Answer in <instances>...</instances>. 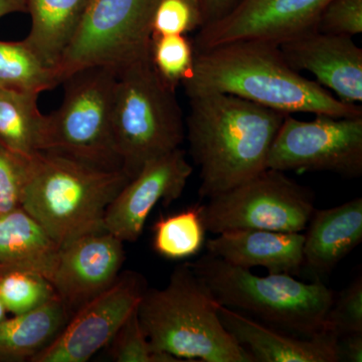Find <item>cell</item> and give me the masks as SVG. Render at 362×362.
<instances>
[{"instance_id": "6", "label": "cell", "mask_w": 362, "mask_h": 362, "mask_svg": "<svg viewBox=\"0 0 362 362\" xmlns=\"http://www.w3.org/2000/svg\"><path fill=\"white\" fill-rule=\"evenodd\" d=\"M175 92L150 59L117 71L112 128L121 168L130 180L147 162L185 141V120Z\"/></svg>"}, {"instance_id": "28", "label": "cell", "mask_w": 362, "mask_h": 362, "mask_svg": "<svg viewBox=\"0 0 362 362\" xmlns=\"http://www.w3.org/2000/svg\"><path fill=\"white\" fill-rule=\"evenodd\" d=\"M204 25L202 0H159L152 20V37L187 35Z\"/></svg>"}, {"instance_id": "3", "label": "cell", "mask_w": 362, "mask_h": 362, "mask_svg": "<svg viewBox=\"0 0 362 362\" xmlns=\"http://www.w3.org/2000/svg\"><path fill=\"white\" fill-rule=\"evenodd\" d=\"M129 180L123 169L42 151L28 161L21 206L63 247L105 230L107 209Z\"/></svg>"}, {"instance_id": "16", "label": "cell", "mask_w": 362, "mask_h": 362, "mask_svg": "<svg viewBox=\"0 0 362 362\" xmlns=\"http://www.w3.org/2000/svg\"><path fill=\"white\" fill-rule=\"evenodd\" d=\"M218 316L254 362H338L337 339L331 335L302 338L266 325L220 305Z\"/></svg>"}, {"instance_id": "29", "label": "cell", "mask_w": 362, "mask_h": 362, "mask_svg": "<svg viewBox=\"0 0 362 362\" xmlns=\"http://www.w3.org/2000/svg\"><path fill=\"white\" fill-rule=\"evenodd\" d=\"M326 331L333 337L362 334V278L359 276L335 297L327 317Z\"/></svg>"}, {"instance_id": "5", "label": "cell", "mask_w": 362, "mask_h": 362, "mask_svg": "<svg viewBox=\"0 0 362 362\" xmlns=\"http://www.w3.org/2000/svg\"><path fill=\"white\" fill-rule=\"evenodd\" d=\"M190 266L218 303L228 308L295 337L330 335L326 317L335 295L320 280L304 283L286 273L263 277L209 252Z\"/></svg>"}, {"instance_id": "13", "label": "cell", "mask_w": 362, "mask_h": 362, "mask_svg": "<svg viewBox=\"0 0 362 362\" xmlns=\"http://www.w3.org/2000/svg\"><path fill=\"white\" fill-rule=\"evenodd\" d=\"M194 168L185 150L177 148L147 162L107 209L104 228L123 242H135L159 202L168 206L180 199Z\"/></svg>"}, {"instance_id": "14", "label": "cell", "mask_w": 362, "mask_h": 362, "mask_svg": "<svg viewBox=\"0 0 362 362\" xmlns=\"http://www.w3.org/2000/svg\"><path fill=\"white\" fill-rule=\"evenodd\" d=\"M123 243L102 230L61 247L51 283L71 310L115 282L125 259Z\"/></svg>"}, {"instance_id": "12", "label": "cell", "mask_w": 362, "mask_h": 362, "mask_svg": "<svg viewBox=\"0 0 362 362\" xmlns=\"http://www.w3.org/2000/svg\"><path fill=\"white\" fill-rule=\"evenodd\" d=\"M330 0H239L225 16L202 26L195 51L238 40H263L280 45L317 32Z\"/></svg>"}, {"instance_id": "22", "label": "cell", "mask_w": 362, "mask_h": 362, "mask_svg": "<svg viewBox=\"0 0 362 362\" xmlns=\"http://www.w3.org/2000/svg\"><path fill=\"white\" fill-rule=\"evenodd\" d=\"M37 98L35 93L0 87V145L21 158L45 151V115Z\"/></svg>"}, {"instance_id": "23", "label": "cell", "mask_w": 362, "mask_h": 362, "mask_svg": "<svg viewBox=\"0 0 362 362\" xmlns=\"http://www.w3.org/2000/svg\"><path fill=\"white\" fill-rule=\"evenodd\" d=\"M61 84L58 71L21 42L0 40V87L40 94Z\"/></svg>"}, {"instance_id": "11", "label": "cell", "mask_w": 362, "mask_h": 362, "mask_svg": "<svg viewBox=\"0 0 362 362\" xmlns=\"http://www.w3.org/2000/svg\"><path fill=\"white\" fill-rule=\"evenodd\" d=\"M138 274L127 272L78 308L73 318L30 362H86L113 339L146 291Z\"/></svg>"}, {"instance_id": "35", "label": "cell", "mask_w": 362, "mask_h": 362, "mask_svg": "<svg viewBox=\"0 0 362 362\" xmlns=\"http://www.w3.org/2000/svg\"><path fill=\"white\" fill-rule=\"evenodd\" d=\"M7 312L6 306H4V302L1 301V299H0V321L4 320V319H6L7 317Z\"/></svg>"}, {"instance_id": "7", "label": "cell", "mask_w": 362, "mask_h": 362, "mask_svg": "<svg viewBox=\"0 0 362 362\" xmlns=\"http://www.w3.org/2000/svg\"><path fill=\"white\" fill-rule=\"evenodd\" d=\"M117 70L90 66L63 81L58 110L45 115V151L107 169L121 168L114 142L112 116Z\"/></svg>"}, {"instance_id": "1", "label": "cell", "mask_w": 362, "mask_h": 362, "mask_svg": "<svg viewBox=\"0 0 362 362\" xmlns=\"http://www.w3.org/2000/svg\"><path fill=\"white\" fill-rule=\"evenodd\" d=\"M187 96L225 93L292 115L310 113L343 118L362 115L286 61L280 47L263 40H238L195 51L189 76L181 84Z\"/></svg>"}, {"instance_id": "31", "label": "cell", "mask_w": 362, "mask_h": 362, "mask_svg": "<svg viewBox=\"0 0 362 362\" xmlns=\"http://www.w3.org/2000/svg\"><path fill=\"white\" fill-rule=\"evenodd\" d=\"M317 32L354 35L362 33V0H330L317 23Z\"/></svg>"}, {"instance_id": "21", "label": "cell", "mask_w": 362, "mask_h": 362, "mask_svg": "<svg viewBox=\"0 0 362 362\" xmlns=\"http://www.w3.org/2000/svg\"><path fill=\"white\" fill-rule=\"evenodd\" d=\"M70 310L57 296L35 310L0 321V362L30 361L65 327Z\"/></svg>"}, {"instance_id": "10", "label": "cell", "mask_w": 362, "mask_h": 362, "mask_svg": "<svg viewBox=\"0 0 362 362\" xmlns=\"http://www.w3.org/2000/svg\"><path fill=\"white\" fill-rule=\"evenodd\" d=\"M311 121L285 117L269 152L267 168L362 175V115H315Z\"/></svg>"}, {"instance_id": "17", "label": "cell", "mask_w": 362, "mask_h": 362, "mask_svg": "<svg viewBox=\"0 0 362 362\" xmlns=\"http://www.w3.org/2000/svg\"><path fill=\"white\" fill-rule=\"evenodd\" d=\"M207 240V252L233 266L251 270L264 267L269 273L298 275L304 268L302 233L233 230Z\"/></svg>"}, {"instance_id": "2", "label": "cell", "mask_w": 362, "mask_h": 362, "mask_svg": "<svg viewBox=\"0 0 362 362\" xmlns=\"http://www.w3.org/2000/svg\"><path fill=\"white\" fill-rule=\"evenodd\" d=\"M185 138L201 169V199L230 189L267 168L269 152L289 114L225 93L188 96Z\"/></svg>"}, {"instance_id": "33", "label": "cell", "mask_w": 362, "mask_h": 362, "mask_svg": "<svg viewBox=\"0 0 362 362\" xmlns=\"http://www.w3.org/2000/svg\"><path fill=\"white\" fill-rule=\"evenodd\" d=\"M238 1L239 0H202L204 25L225 16L238 4Z\"/></svg>"}, {"instance_id": "32", "label": "cell", "mask_w": 362, "mask_h": 362, "mask_svg": "<svg viewBox=\"0 0 362 362\" xmlns=\"http://www.w3.org/2000/svg\"><path fill=\"white\" fill-rule=\"evenodd\" d=\"M339 361H362V334H349L337 338Z\"/></svg>"}, {"instance_id": "15", "label": "cell", "mask_w": 362, "mask_h": 362, "mask_svg": "<svg viewBox=\"0 0 362 362\" xmlns=\"http://www.w3.org/2000/svg\"><path fill=\"white\" fill-rule=\"evenodd\" d=\"M279 47L294 70L311 73L340 101L361 103L362 49L352 37L314 32Z\"/></svg>"}, {"instance_id": "27", "label": "cell", "mask_w": 362, "mask_h": 362, "mask_svg": "<svg viewBox=\"0 0 362 362\" xmlns=\"http://www.w3.org/2000/svg\"><path fill=\"white\" fill-rule=\"evenodd\" d=\"M108 345L109 354L114 361L182 362L151 344L142 329L137 309L128 317Z\"/></svg>"}, {"instance_id": "4", "label": "cell", "mask_w": 362, "mask_h": 362, "mask_svg": "<svg viewBox=\"0 0 362 362\" xmlns=\"http://www.w3.org/2000/svg\"><path fill=\"white\" fill-rule=\"evenodd\" d=\"M220 305L187 263L165 288L145 291L137 314L151 344L182 362H254L223 327Z\"/></svg>"}, {"instance_id": "8", "label": "cell", "mask_w": 362, "mask_h": 362, "mask_svg": "<svg viewBox=\"0 0 362 362\" xmlns=\"http://www.w3.org/2000/svg\"><path fill=\"white\" fill-rule=\"evenodd\" d=\"M159 0H89L76 35L57 66L61 84L74 71H117L150 59L152 20Z\"/></svg>"}, {"instance_id": "26", "label": "cell", "mask_w": 362, "mask_h": 362, "mask_svg": "<svg viewBox=\"0 0 362 362\" xmlns=\"http://www.w3.org/2000/svg\"><path fill=\"white\" fill-rule=\"evenodd\" d=\"M57 296L52 283L39 274L16 271L0 276V299L13 315L35 310Z\"/></svg>"}, {"instance_id": "30", "label": "cell", "mask_w": 362, "mask_h": 362, "mask_svg": "<svg viewBox=\"0 0 362 362\" xmlns=\"http://www.w3.org/2000/svg\"><path fill=\"white\" fill-rule=\"evenodd\" d=\"M28 161L0 145V216L21 207Z\"/></svg>"}, {"instance_id": "20", "label": "cell", "mask_w": 362, "mask_h": 362, "mask_svg": "<svg viewBox=\"0 0 362 362\" xmlns=\"http://www.w3.org/2000/svg\"><path fill=\"white\" fill-rule=\"evenodd\" d=\"M89 0H26L32 26L25 44L57 70L77 32Z\"/></svg>"}, {"instance_id": "9", "label": "cell", "mask_w": 362, "mask_h": 362, "mask_svg": "<svg viewBox=\"0 0 362 362\" xmlns=\"http://www.w3.org/2000/svg\"><path fill=\"white\" fill-rule=\"evenodd\" d=\"M315 211L309 188L283 171L266 168L202 206L206 232L265 230L302 233Z\"/></svg>"}, {"instance_id": "25", "label": "cell", "mask_w": 362, "mask_h": 362, "mask_svg": "<svg viewBox=\"0 0 362 362\" xmlns=\"http://www.w3.org/2000/svg\"><path fill=\"white\" fill-rule=\"evenodd\" d=\"M194 42L187 35H154L150 47V61L157 75L170 89L176 90L194 66Z\"/></svg>"}, {"instance_id": "18", "label": "cell", "mask_w": 362, "mask_h": 362, "mask_svg": "<svg viewBox=\"0 0 362 362\" xmlns=\"http://www.w3.org/2000/svg\"><path fill=\"white\" fill-rule=\"evenodd\" d=\"M304 235V268L329 274L362 242V199L314 211Z\"/></svg>"}, {"instance_id": "34", "label": "cell", "mask_w": 362, "mask_h": 362, "mask_svg": "<svg viewBox=\"0 0 362 362\" xmlns=\"http://www.w3.org/2000/svg\"><path fill=\"white\" fill-rule=\"evenodd\" d=\"M26 11V0H0V18Z\"/></svg>"}, {"instance_id": "19", "label": "cell", "mask_w": 362, "mask_h": 362, "mask_svg": "<svg viewBox=\"0 0 362 362\" xmlns=\"http://www.w3.org/2000/svg\"><path fill=\"white\" fill-rule=\"evenodd\" d=\"M61 247L23 207L0 216V276L39 274L51 282Z\"/></svg>"}, {"instance_id": "24", "label": "cell", "mask_w": 362, "mask_h": 362, "mask_svg": "<svg viewBox=\"0 0 362 362\" xmlns=\"http://www.w3.org/2000/svg\"><path fill=\"white\" fill-rule=\"evenodd\" d=\"M153 247L157 254L169 259H182L201 251L206 239L202 206L161 216L153 226Z\"/></svg>"}]
</instances>
